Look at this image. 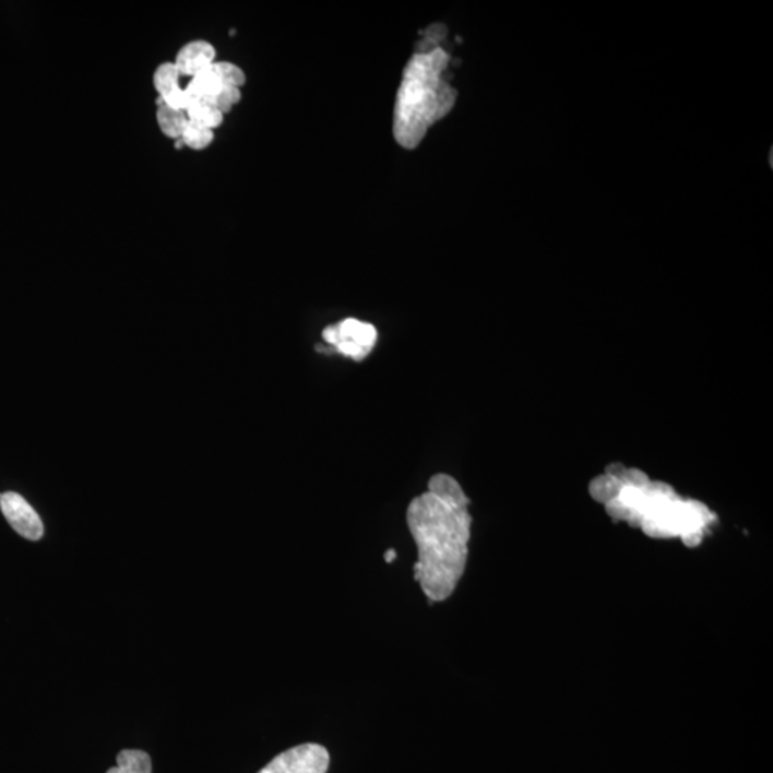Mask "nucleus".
<instances>
[{"instance_id": "obj_13", "label": "nucleus", "mask_w": 773, "mask_h": 773, "mask_svg": "<svg viewBox=\"0 0 773 773\" xmlns=\"http://www.w3.org/2000/svg\"><path fill=\"white\" fill-rule=\"evenodd\" d=\"M213 69L216 72V75L221 78V81L224 82V85L236 86L239 87V90L246 85V72H243L238 64L233 62L215 61L213 63Z\"/></svg>"}, {"instance_id": "obj_5", "label": "nucleus", "mask_w": 773, "mask_h": 773, "mask_svg": "<svg viewBox=\"0 0 773 773\" xmlns=\"http://www.w3.org/2000/svg\"><path fill=\"white\" fill-rule=\"evenodd\" d=\"M330 754L319 744H302L275 757L258 773H325Z\"/></svg>"}, {"instance_id": "obj_15", "label": "nucleus", "mask_w": 773, "mask_h": 773, "mask_svg": "<svg viewBox=\"0 0 773 773\" xmlns=\"http://www.w3.org/2000/svg\"><path fill=\"white\" fill-rule=\"evenodd\" d=\"M241 100V90L236 86H224V90L215 96L211 104L221 112L228 114Z\"/></svg>"}, {"instance_id": "obj_10", "label": "nucleus", "mask_w": 773, "mask_h": 773, "mask_svg": "<svg viewBox=\"0 0 773 773\" xmlns=\"http://www.w3.org/2000/svg\"><path fill=\"white\" fill-rule=\"evenodd\" d=\"M187 117L191 122L209 128L211 131H215L224 122V114L209 100H193L190 108L187 109Z\"/></svg>"}, {"instance_id": "obj_7", "label": "nucleus", "mask_w": 773, "mask_h": 773, "mask_svg": "<svg viewBox=\"0 0 773 773\" xmlns=\"http://www.w3.org/2000/svg\"><path fill=\"white\" fill-rule=\"evenodd\" d=\"M216 50L209 40H191L178 50L174 63L182 76H197L198 73L206 71L215 62Z\"/></svg>"}, {"instance_id": "obj_6", "label": "nucleus", "mask_w": 773, "mask_h": 773, "mask_svg": "<svg viewBox=\"0 0 773 773\" xmlns=\"http://www.w3.org/2000/svg\"><path fill=\"white\" fill-rule=\"evenodd\" d=\"M0 510L13 531L26 540L38 542L44 537L43 519L32 508L25 497L15 491L0 495Z\"/></svg>"}, {"instance_id": "obj_14", "label": "nucleus", "mask_w": 773, "mask_h": 773, "mask_svg": "<svg viewBox=\"0 0 773 773\" xmlns=\"http://www.w3.org/2000/svg\"><path fill=\"white\" fill-rule=\"evenodd\" d=\"M159 105H165V107L183 110V112H187L188 107L191 105V99L190 95H188V92L186 91V87L179 86L177 90L168 92L167 95L158 96V99H156V107H159Z\"/></svg>"}, {"instance_id": "obj_1", "label": "nucleus", "mask_w": 773, "mask_h": 773, "mask_svg": "<svg viewBox=\"0 0 773 773\" xmlns=\"http://www.w3.org/2000/svg\"><path fill=\"white\" fill-rule=\"evenodd\" d=\"M468 504L459 481L443 473L409 501L407 526L418 550L414 579L430 603L449 599L466 569L473 522Z\"/></svg>"}, {"instance_id": "obj_2", "label": "nucleus", "mask_w": 773, "mask_h": 773, "mask_svg": "<svg viewBox=\"0 0 773 773\" xmlns=\"http://www.w3.org/2000/svg\"><path fill=\"white\" fill-rule=\"evenodd\" d=\"M592 490L607 512L649 536L680 537L694 545L712 524L713 515L705 506L680 499L669 487L653 485L643 476H605Z\"/></svg>"}, {"instance_id": "obj_11", "label": "nucleus", "mask_w": 773, "mask_h": 773, "mask_svg": "<svg viewBox=\"0 0 773 773\" xmlns=\"http://www.w3.org/2000/svg\"><path fill=\"white\" fill-rule=\"evenodd\" d=\"M181 72L178 71L177 64L174 62H163L156 67L154 75H152V84H154L158 96L167 95L168 92L177 90L179 81H181Z\"/></svg>"}, {"instance_id": "obj_8", "label": "nucleus", "mask_w": 773, "mask_h": 773, "mask_svg": "<svg viewBox=\"0 0 773 773\" xmlns=\"http://www.w3.org/2000/svg\"><path fill=\"white\" fill-rule=\"evenodd\" d=\"M188 122L190 119L183 110L171 109L165 105L156 107V123H158L159 131L174 141H178L182 136Z\"/></svg>"}, {"instance_id": "obj_9", "label": "nucleus", "mask_w": 773, "mask_h": 773, "mask_svg": "<svg viewBox=\"0 0 773 773\" xmlns=\"http://www.w3.org/2000/svg\"><path fill=\"white\" fill-rule=\"evenodd\" d=\"M107 773H152V759L141 749H123L118 753L117 766L109 768Z\"/></svg>"}, {"instance_id": "obj_4", "label": "nucleus", "mask_w": 773, "mask_h": 773, "mask_svg": "<svg viewBox=\"0 0 773 773\" xmlns=\"http://www.w3.org/2000/svg\"><path fill=\"white\" fill-rule=\"evenodd\" d=\"M322 340L333 345L335 352L353 358L354 361L366 360L377 343V330L370 322L357 319H345L338 324L325 326Z\"/></svg>"}, {"instance_id": "obj_3", "label": "nucleus", "mask_w": 773, "mask_h": 773, "mask_svg": "<svg viewBox=\"0 0 773 773\" xmlns=\"http://www.w3.org/2000/svg\"><path fill=\"white\" fill-rule=\"evenodd\" d=\"M449 53H414L404 69L394 108V138L403 148L421 144L429 129L453 109L457 92L445 80Z\"/></svg>"}, {"instance_id": "obj_12", "label": "nucleus", "mask_w": 773, "mask_h": 773, "mask_svg": "<svg viewBox=\"0 0 773 773\" xmlns=\"http://www.w3.org/2000/svg\"><path fill=\"white\" fill-rule=\"evenodd\" d=\"M182 141L183 146L192 151H204L213 144L215 140V132L211 129L198 126L195 122H188L186 129H183L182 136L179 138Z\"/></svg>"}, {"instance_id": "obj_16", "label": "nucleus", "mask_w": 773, "mask_h": 773, "mask_svg": "<svg viewBox=\"0 0 773 773\" xmlns=\"http://www.w3.org/2000/svg\"><path fill=\"white\" fill-rule=\"evenodd\" d=\"M397 558V554H395L394 549H390L385 551L384 559L386 563H393V561Z\"/></svg>"}]
</instances>
